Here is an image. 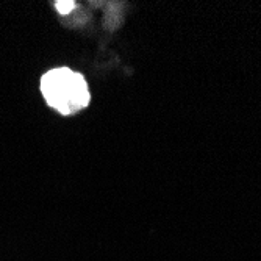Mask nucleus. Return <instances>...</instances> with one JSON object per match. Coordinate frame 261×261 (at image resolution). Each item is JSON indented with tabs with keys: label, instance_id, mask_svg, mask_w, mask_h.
Listing matches in <instances>:
<instances>
[{
	"label": "nucleus",
	"instance_id": "nucleus-1",
	"mask_svg": "<svg viewBox=\"0 0 261 261\" xmlns=\"http://www.w3.org/2000/svg\"><path fill=\"white\" fill-rule=\"evenodd\" d=\"M41 92L45 102L63 116L80 111L91 100L86 80L69 67L49 70L41 79Z\"/></svg>",
	"mask_w": 261,
	"mask_h": 261
},
{
	"label": "nucleus",
	"instance_id": "nucleus-2",
	"mask_svg": "<svg viewBox=\"0 0 261 261\" xmlns=\"http://www.w3.org/2000/svg\"><path fill=\"white\" fill-rule=\"evenodd\" d=\"M57 8H58L60 13L67 14L70 10H74V4H72V2H58V4H57Z\"/></svg>",
	"mask_w": 261,
	"mask_h": 261
}]
</instances>
